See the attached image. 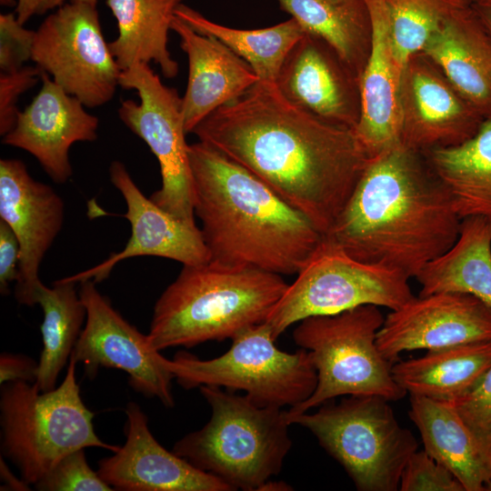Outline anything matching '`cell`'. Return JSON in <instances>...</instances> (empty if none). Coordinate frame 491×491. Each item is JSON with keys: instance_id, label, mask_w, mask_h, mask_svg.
<instances>
[{"instance_id": "obj_46", "label": "cell", "mask_w": 491, "mask_h": 491, "mask_svg": "<svg viewBox=\"0 0 491 491\" xmlns=\"http://www.w3.org/2000/svg\"><path fill=\"white\" fill-rule=\"evenodd\" d=\"M485 491H491V479L486 483Z\"/></svg>"}, {"instance_id": "obj_24", "label": "cell", "mask_w": 491, "mask_h": 491, "mask_svg": "<svg viewBox=\"0 0 491 491\" xmlns=\"http://www.w3.org/2000/svg\"><path fill=\"white\" fill-rule=\"evenodd\" d=\"M491 366V340L427 350L392 365L396 384L410 396L452 402L468 392Z\"/></svg>"}, {"instance_id": "obj_28", "label": "cell", "mask_w": 491, "mask_h": 491, "mask_svg": "<svg viewBox=\"0 0 491 491\" xmlns=\"http://www.w3.org/2000/svg\"><path fill=\"white\" fill-rule=\"evenodd\" d=\"M175 15L196 32L221 41L246 61L262 82H276L288 53L306 34L293 17L270 27L246 30L215 23L182 3Z\"/></svg>"}, {"instance_id": "obj_2", "label": "cell", "mask_w": 491, "mask_h": 491, "mask_svg": "<svg viewBox=\"0 0 491 491\" xmlns=\"http://www.w3.org/2000/svg\"><path fill=\"white\" fill-rule=\"evenodd\" d=\"M419 154L401 143L370 158L324 236L358 260L416 278L456 242L462 221Z\"/></svg>"}, {"instance_id": "obj_7", "label": "cell", "mask_w": 491, "mask_h": 491, "mask_svg": "<svg viewBox=\"0 0 491 491\" xmlns=\"http://www.w3.org/2000/svg\"><path fill=\"white\" fill-rule=\"evenodd\" d=\"M389 400L348 396L314 413L286 410L290 425L309 430L346 470L359 491H396L402 470L417 450L413 434L397 421Z\"/></svg>"}, {"instance_id": "obj_45", "label": "cell", "mask_w": 491, "mask_h": 491, "mask_svg": "<svg viewBox=\"0 0 491 491\" xmlns=\"http://www.w3.org/2000/svg\"><path fill=\"white\" fill-rule=\"evenodd\" d=\"M326 1L335 3V4H342V3L351 2L354 0H326Z\"/></svg>"}, {"instance_id": "obj_42", "label": "cell", "mask_w": 491, "mask_h": 491, "mask_svg": "<svg viewBox=\"0 0 491 491\" xmlns=\"http://www.w3.org/2000/svg\"><path fill=\"white\" fill-rule=\"evenodd\" d=\"M288 491L293 490L292 486L284 481H274L271 478L263 483L257 491Z\"/></svg>"}, {"instance_id": "obj_8", "label": "cell", "mask_w": 491, "mask_h": 491, "mask_svg": "<svg viewBox=\"0 0 491 491\" xmlns=\"http://www.w3.org/2000/svg\"><path fill=\"white\" fill-rule=\"evenodd\" d=\"M384 320L379 306L365 305L300 321L293 339L310 353L317 383L312 395L288 412H308L340 396H379L389 401L403 398L406 393L395 381L392 364L376 345Z\"/></svg>"}, {"instance_id": "obj_38", "label": "cell", "mask_w": 491, "mask_h": 491, "mask_svg": "<svg viewBox=\"0 0 491 491\" xmlns=\"http://www.w3.org/2000/svg\"><path fill=\"white\" fill-rule=\"evenodd\" d=\"M38 363L28 356L3 353L0 356V384L15 381L34 383Z\"/></svg>"}, {"instance_id": "obj_22", "label": "cell", "mask_w": 491, "mask_h": 491, "mask_svg": "<svg viewBox=\"0 0 491 491\" xmlns=\"http://www.w3.org/2000/svg\"><path fill=\"white\" fill-rule=\"evenodd\" d=\"M321 43L306 32L285 59L276 85L295 105L325 121L355 128L358 115L345 79Z\"/></svg>"}, {"instance_id": "obj_1", "label": "cell", "mask_w": 491, "mask_h": 491, "mask_svg": "<svg viewBox=\"0 0 491 491\" xmlns=\"http://www.w3.org/2000/svg\"><path fill=\"white\" fill-rule=\"evenodd\" d=\"M192 133L264 182L323 235L370 160L354 128L295 105L276 83L258 81Z\"/></svg>"}, {"instance_id": "obj_43", "label": "cell", "mask_w": 491, "mask_h": 491, "mask_svg": "<svg viewBox=\"0 0 491 491\" xmlns=\"http://www.w3.org/2000/svg\"><path fill=\"white\" fill-rule=\"evenodd\" d=\"M73 3H85L91 5L96 6L97 0H70Z\"/></svg>"}, {"instance_id": "obj_18", "label": "cell", "mask_w": 491, "mask_h": 491, "mask_svg": "<svg viewBox=\"0 0 491 491\" xmlns=\"http://www.w3.org/2000/svg\"><path fill=\"white\" fill-rule=\"evenodd\" d=\"M125 415V444L98 462L97 473L115 490L233 491L218 477L162 446L136 403L126 405Z\"/></svg>"}, {"instance_id": "obj_17", "label": "cell", "mask_w": 491, "mask_h": 491, "mask_svg": "<svg viewBox=\"0 0 491 491\" xmlns=\"http://www.w3.org/2000/svg\"><path fill=\"white\" fill-rule=\"evenodd\" d=\"M40 79V91L18 113L15 127L4 135L2 143L31 154L54 182L63 184L73 174L71 146L76 142L95 141L99 120L48 74L42 71Z\"/></svg>"}, {"instance_id": "obj_27", "label": "cell", "mask_w": 491, "mask_h": 491, "mask_svg": "<svg viewBox=\"0 0 491 491\" xmlns=\"http://www.w3.org/2000/svg\"><path fill=\"white\" fill-rule=\"evenodd\" d=\"M451 194L461 219L481 216L491 223V114L466 141L426 153Z\"/></svg>"}, {"instance_id": "obj_23", "label": "cell", "mask_w": 491, "mask_h": 491, "mask_svg": "<svg viewBox=\"0 0 491 491\" xmlns=\"http://www.w3.org/2000/svg\"><path fill=\"white\" fill-rule=\"evenodd\" d=\"M409 416L420 433L424 450L446 467L465 491H485L491 479V449L451 404L410 396Z\"/></svg>"}, {"instance_id": "obj_36", "label": "cell", "mask_w": 491, "mask_h": 491, "mask_svg": "<svg viewBox=\"0 0 491 491\" xmlns=\"http://www.w3.org/2000/svg\"><path fill=\"white\" fill-rule=\"evenodd\" d=\"M38 66L24 65L18 70L0 75V135L9 133L15 125L19 96L34 86L40 78Z\"/></svg>"}, {"instance_id": "obj_39", "label": "cell", "mask_w": 491, "mask_h": 491, "mask_svg": "<svg viewBox=\"0 0 491 491\" xmlns=\"http://www.w3.org/2000/svg\"><path fill=\"white\" fill-rule=\"evenodd\" d=\"M64 2L65 0H18L15 5L16 18L20 24L25 25L32 16L58 8Z\"/></svg>"}, {"instance_id": "obj_35", "label": "cell", "mask_w": 491, "mask_h": 491, "mask_svg": "<svg viewBox=\"0 0 491 491\" xmlns=\"http://www.w3.org/2000/svg\"><path fill=\"white\" fill-rule=\"evenodd\" d=\"M35 31L24 27L14 13L0 15V69L13 72L31 60Z\"/></svg>"}, {"instance_id": "obj_14", "label": "cell", "mask_w": 491, "mask_h": 491, "mask_svg": "<svg viewBox=\"0 0 491 491\" xmlns=\"http://www.w3.org/2000/svg\"><path fill=\"white\" fill-rule=\"evenodd\" d=\"M486 340H491V307L471 295L436 293L414 296L390 310L376 345L393 365L405 351Z\"/></svg>"}, {"instance_id": "obj_25", "label": "cell", "mask_w": 491, "mask_h": 491, "mask_svg": "<svg viewBox=\"0 0 491 491\" xmlns=\"http://www.w3.org/2000/svg\"><path fill=\"white\" fill-rule=\"evenodd\" d=\"M416 279L421 296L467 294L491 307V223L481 216L463 218L456 242L428 262Z\"/></svg>"}, {"instance_id": "obj_15", "label": "cell", "mask_w": 491, "mask_h": 491, "mask_svg": "<svg viewBox=\"0 0 491 491\" xmlns=\"http://www.w3.org/2000/svg\"><path fill=\"white\" fill-rule=\"evenodd\" d=\"M65 204L50 185L35 180L18 159L0 160V219L15 232L20 245L15 296L20 305H36L42 282L39 268L62 229Z\"/></svg>"}, {"instance_id": "obj_26", "label": "cell", "mask_w": 491, "mask_h": 491, "mask_svg": "<svg viewBox=\"0 0 491 491\" xmlns=\"http://www.w3.org/2000/svg\"><path fill=\"white\" fill-rule=\"evenodd\" d=\"M182 0H105L117 22L118 36L108 43L122 71L135 64L158 65L165 77L178 73L167 49V35Z\"/></svg>"}, {"instance_id": "obj_29", "label": "cell", "mask_w": 491, "mask_h": 491, "mask_svg": "<svg viewBox=\"0 0 491 491\" xmlns=\"http://www.w3.org/2000/svg\"><path fill=\"white\" fill-rule=\"evenodd\" d=\"M36 304L44 319L40 326L43 349L40 354L35 383L43 392L55 388L60 372L69 362L83 330L86 309L75 289V283L63 278L46 287L39 286Z\"/></svg>"}, {"instance_id": "obj_9", "label": "cell", "mask_w": 491, "mask_h": 491, "mask_svg": "<svg viewBox=\"0 0 491 491\" xmlns=\"http://www.w3.org/2000/svg\"><path fill=\"white\" fill-rule=\"evenodd\" d=\"M230 348L212 359H200L177 352L165 366L185 389L215 386L230 391L243 390L256 405L264 407H295L314 392L317 374L310 353L279 349L266 322L236 335Z\"/></svg>"}, {"instance_id": "obj_11", "label": "cell", "mask_w": 491, "mask_h": 491, "mask_svg": "<svg viewBox=\"0 0 491 491\" xmlns=\"http://www.w3.org/2000/svg\"><path fill=\"white\" fill-rule=\"evenodd\" d=\"M119 85L136 91L140 100L122 101L121 121L145 142L160 166L162 185L150 198L176 218L196 225L182 97L162 83L149 64H135L122 71Z\"/></svg>"}, {"instance_id": "obj_44", "label": "cell", "mask_w": 491, "mask_h": 491, "mask_svg": "<svg viewBox=\"0 0 491 491\" xmlns=\"http://www.w3.org/2000/svg\"><path fill=\"white\" fill-rule=\"evenodd\" d=\"M1 4L4 5H16L17 3H15V0H1Z\"/></svg>"}, {"instance_id": "obj_12", "label": "cell", "mask_w": 491, "mask_h": 491, "mask_svg": "<svg viewBox=\"0 0 491 491\" xmlns=\"http://www.w3.org/2000/svg\"><path fill=\"white\" fill-rule=\"evenodd\" d=\"M31 60L86 107L108 103L122 73L103 35L96 6L64 4L35 31Z\"/></svg>"}, {"instance_id": "obj_3", "label": "cell", "mask_w": 491, "mask_h": 491, "mask_svg": "<svg viewBox=\"0 0 491 491\" xmlns=\"http://www.w3.org/2000/svg\"><path fill=\"white\" fill-rule=\"evenodd\" d=\"M194 211L210 261L297 274L323 235L264 182L198 141L189 145Z\"/></svg>"}, {"instance_id": "obj_31", "label": "cell", "mask_w": 491, "mask_h": 491, "mask_svg": "<svg viewBox=\"0 0 491 491\" xmlns=\"http://www.w3.org/2000/svg\"><path fill=\"white\" fill-rule=\"evenodd\" d=\"M394 56L405 73L411 57L423 50L445 20L469 0H386Z\"/></svg>"}, {"instance_id": "obj_21", "label": "cell", "mask_w": 491, "mask_h": 491, "mask_svg": "<svg viewBox=\"0 0 491 491\" xmlns=\"http://www.w3.org/2000/svg\"><path fill=\"white\" fill-rule=\"evenodd\" d=\"M423 51L483 117L491 114V35L470 0L449 16Z\"/></svg>"}, {"instance_id": "obj_19", "label": "cell", "mask_w": 491, "mask_h": 491, "mask_svg": "<svg viewBox=\"0 0 491 491\" xmlns=\"http://www.w3.org/2000/svg\"><path fill=\"white\" fill-rule=\"evenodd\" d=\"M371 47L359 81V117L356 135L372 158L403 143L400 85L403 72L394 56L389 11L386 0H364Z\"/></svg>"}, {"instance_id": "obj_37", "label": "cell", "mask_w": 491, "mask_h": 491, "mask_svg": "<svg viewBox=\"0 0 491 491\" xmlns=\"http://www.w3.org/2000/svg\"><path fill=\"white\" fill-rule=\"evenodd\" d=\"M20 245L10 225L0 219V292L5 296L19 274Z\"/></svg>"}, {"instance_id": "obj_34", "label": "cell", "mask_w": 491, "mask_h": 491, "mask_svg": "<svg viewBox=\"0 0 491 491\" xmlns=\"http://www.w3.org/2000/svg\"><path fill=\"white\" fill-rule=\"evenodd\" d=\"M451 404L476 437L491 449V366L478 382Z\"/></svg>"}, {"instance_id": "obj_32", "label": "cell", "mask_w": 491, "mask_h": 491, "mask_svg": "<svg viewBox=\"0 0 491 491\" xmlns=\"http://www.w3.org/2000/svg\"><path fill=\"white\" fill-rule=\"evenodd\" d=\"M41 491H113L115 490L87 463L85 448L65 456L35 485Z\"/></svg>"}, {"instance_id": "obj_4", "label": "cell", "mask_w": 491, "mask_h": 491, "mask_svg": "<svg viewBox=\"0 0 491 491\" xmlns=\"http://www.w3.org/2000/svg\"><path fill=\"white\" fill-rule=\"evenodd\" d=\"M287 286L282 276L252 267L184 266L155 302L149 342L161 351L233 339L266 322Z\"/></svg>"}, {"instance_id": "obj_10", "label": "cell", "mask_w": 491, "mask_h": 491, "mask_svg": "<svg viewBox=\"0 0 491 491\" xmlns=\"http://www.w3.org/2000/svg\"><path fill=\"white\" fill-rule=\"evenodd\" d=\"M266 319L276 340L305 318L374 305L396 309L412 299L403 272L358 260L323 235Z\"/></svg>"}, {"instance_id": "obj_41", "label": "cell", "mask_w": 491, "mask_h": 491, "mask_svg": "<svg viewBox=\"0 0 491 491\" xmlns=\"http://www.w3.org/2000/svg\"><path fill=\"white\" fill-rule=\"evenodd\" d=\"M471 5L491 35V0H470Z\"/></svg>"}, {"instance_id": "obj_30", "label": "cell", "mask_w": 491, "mask_h": 491, "mask_svg": "<svg viewBox=\"0 0 491 491\" xmlns=\"http://www.w3.org/2000/svg\"><path fill=\"white\" fill-rule=\"evenodd\" d=\"M280 7L303 29L325 41L345 63L355 67L360 60L369 16L364 0L335 4L326 0H277Z\"/></svg>"}, {"instance_id": "obj_6", "label": "cell", "mask_w": 491, "mask_h": 491, "mask_svg": "<svg viewBox=\"0 0 491 491\" xmlns=\"http://www.w3.org/2000/svg\"><path fill=\"white\" fill-rule=\"evenodd\" d=\"M70 357L62 384L43 392L35 382H7L0 395L1 450L35 485L65 456L85 447L115 452L119 446L101 440L91 412L84 404Z\"/></svg>"}, {"instance_id": "obj_33", "label": "cell", "mask_w": 491, "mask_h": 491, "mask_svg": "<svg viewBox=\"0 0 491 491\" xmlns=\"http://www.w3.org/2000/svg\"><path fill=\"white\" fill-rule=\"evenodd\" d=\"M400 491H465L462 484L424 449L407 459L400 476Z\"/></svg>"}, {"instance_id": "obj_20", "label": "cell", "mask_w": 491, "mask_h": 491, "mask_svg": "<svg viewBox=\"0 0 491 491\" xmlns=\"http://www.w3.org/2000/svg\"><path fill=\"white\" fill-rule=\"evenodd\" d=\"M171 29L187 55L189 74L182 110L186 133L210 114L242 95L259 78L252 67L217 38L203 35L178 18Z\"/></svg>"}, {"instance_id": "obj_16", "label": "cell", "mask_w": 491, "mask_h": 491, "mask_svg": "<svg viewBox=\"0 0 491 491\" xmlns=\"http://www.w3.org/2000/svg\"><path fill=\"white\" fill-rule=\"evenodd\" d=\"M109 173L112 184L125 201L126 212L122 216L130 223L131 236L121 251L112 254L95 266L64 277V280L76 284L92 279L99 283L109 276L116 264L136 256H159L180 262L183 266L210 261L197 225L183 222L146 197L123 163L114 161Z\"/></svg>"}, {"instance_id": "obj_5", "label": "cell", "mask_w": 491, "mask_h": 491, "mask_svg": "<svg viewBox=\"0 0 491 491\" xmlns=\"http://www.w3.org/2000/svg\"><path fill=\"white\" fill-rule=\"evenodd\" d=\"M211 407L209 421L179 439L173 452L233 491H255L277 476L292 446L286 410L264 407L246 395L201 386Z\"/></svg>"}, {"instance_id": "obj_40", "label": "cell", "mask_w": 491, "mask_h": 491, "mask_svg": "<svg viewBox=\"0 0 491 491\" xmlns=\"http://www.w3.org/2000/svg\"><path fill=\"white\" fill-rule=\"evenodd\" d=\"M0 465L1 479L5 482L4 486H1V490H30V485L25 482L23 479L19 480L18 478H16L10 472V469L4 462L2 457L0 460Z\"/></svg>"}, {"instance_id": "obj_13", "label": "cell", "mask_w": 491, "mask_h": 491, "mask_svg": "<svg viewBox=\"0 0 491 491\" xmlns=\"http://www.w3.org/2000/svg\"><path fill=\"white\" fill-rule=\"evenodd\" d=\"M79 295L86 309V319L71 354L82 363L93 379L101 367L125 372L130 386L147 397H156L164 406L174 407L173 374L166 359L155 349L135 326L126 321L96 288L92 279L80 282Z\"/></svg>"}]
</instances>
